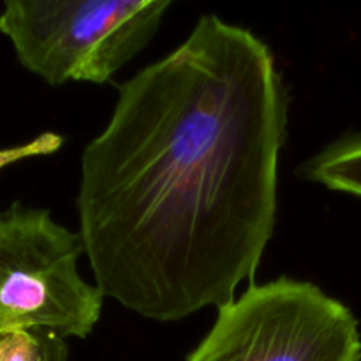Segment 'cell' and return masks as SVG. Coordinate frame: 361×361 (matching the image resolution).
Listing matches in <instances>:
<instances>
[{
    "mask_svg": "<svg viewBox=\"0 0 361 361\" xmlns=\"http://www.w3.org/2000/svg\"><path fill=\"white\" fill-rule=\"evenodd\" d=\"M288 122L270 46L217 14L120 85L76 200L102 295L157 323L235 300L274 236Z\"/></svg>",
    "mask_w": 361,
    "mask_h": 361,
    "instance_id": "1",
    "label": "cell"
},
{
    "mask_svg": "<svg viewBox=\"0 0 361 361\" xmlns=\"http://www.w3.org/2000/svg\"><path fill=\"white\" fill-rule=\"evenodd\" d=\"M169 0H9L0 13L21 66L48 85H104L150 42Z\"/></svg>",
    "mask_w": 361,
    "mask_h": 361,
    "instance_id": "2",
    "label": "cell"
},
{
    "mask_svg": "<svg viewBox=\"0 0 361 361\" xmlns=\"http://www.w3.org/2000/svg\"><path fill=\"white\" fill-rule=\"evenodd\" d=\"M80 233L48 210L13 203L0 208V337L18 331L87 338L106 296L78 271Z\"/></svg>",
    "mask_w": 361,
    "mask_h": 361,
    "instance_id": "3",
    "label": "cell"
},
{
    "mask_svg": "<svg viewBox=\"0 0 361 361\" xmlns=\"http://www.w3.org/2000/svg\"><path fill=\"white\" fill-rule=\"evenodd\" d=\"M185 361H361L360 323L312 282L281 277L219 307Z\"/></svg>",
    "mask_w": 361,
    "mask_h": 361,
    "instance_id": "4",
    "label": "cell"
},
{
    "mask_svg": "<svg viewBox=\"0 0 361 361\" xmlns=\"http://www.w3.org/2000/svg\"><path fill=\"white\" fill-rule=\"evenodd\" d=\"M300 178L361 197V130L326 145L298 168Z\"/></svg>",
    "mask_w": 361,
    "mask_h": 361,
    "instance_id": "5",
    "label": "cell"
},
{
    "mask_svg": "<svg viewBox=\"0 0 361 361\" xmlns=\"http://www.w3.org/2000/svg\"><path fill=\"white\" fill-rule=\"evenodd\" d=\"M63 145V137L56 133H42L34 140L27 141L23 145L9 148H0V169L6 166L14 164V162L25 161V159L32 157H44V155H51L60 150Z\"/></svg>",
    "mask_w": 361,
    "mask_h": 361,
    "instance_id": "6",
    "label": "cell"
},
{
    "mask_svg": "<svg viewBox=\"0 0 361 361\" xmlns=\"http://www.w3.org/2000/svg\"><path fill=\"white\" fill-rule=\"evenodd\" d=\"M0 361H42L39 335L18 331L0 337Z\"/></svg>",
    "mask_w": 361,
    "mask_h": 361,
    "instance_id": "7",
    "label": "cell"
},
{
    "mask_svg": "<svg viewBox=\"0 0 361 361\" xmlns=\"http://www.w3.org/2000/svg\"><path fill=\"white\" fill-rule=\"evenodd\" d=\"M39 338L42 344V361H67L69 358V349L63 338L48 334H42Z\"/></svg>",
    "mask_w": 361,
    "mask_h": 361,
    "instance_id": "8",
    "label": "cell"
}]
</instances>
